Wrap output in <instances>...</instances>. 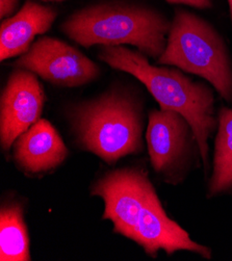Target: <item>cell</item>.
Instances as JSON below:
<instances>
[{
    "mask_svg": "<svg viewBox=\"0 0 232 261\" xmlns=\"http://www.w3.org/2000/svg\"><path fill=\"white\" fill-rule=\"evenodd\" d=\"M90 195L105 204L102 220L113 224V231L141 247L146 255L157 258L161 251L168 256L186 251L211 260L213 251L191 239L166 213L163 203L141 167H126L107 172L91 186Z\"/></svg>",
    "mask_w": 232,
    "mask_h": 261,
    "instance_id": "1",
    "label": "cell"
},
{
    "mask_svg": "<svg viewBox=\"0 0 232 261\" xmlns=\"http://www.w3.org/2000/svg\"><path fill=\"white\" fill-rule=\"evenodd\" d=\"M98 58L113 69L135 76L160 104V109L184 116L191 124L200 149L204 174L210 175V140L218 127L213 89L192 81L177 68L151 65L139 50L102 46Z\"/></svg>",
    "mask_w": 232,
    "mask_h": 261,
    "instance_id": "2",
    "label": "cell"
},
{
    "mask_svg": "<svg viewBox=\"0 0 232 261\" xmlns=\"http://www.w3.org/2000/svg\"><path fill=\"white\" fill-rule=\"evenodd\" d=\"M68 119L75 143L108 165L144 151L143 108L131 93L113 89L74 104Z\"/></svg>",
    "mask_w": 232,
    "mask_h": 261,
    "instance_id": "3",
    "label": "cell"
},
{
    "mask_svg": "<svg viewBox=\"0 0 232 261\" xmlns=\"http://www.w3.org/2000/svg\"><path fill=\"white\" fill-rule=\"evenodd\" d=\"M171 23L161 13L143 7L102 4L71 15L62 32L85 48L135 46L146 57L159 59L164 52Z\"/></svg>",
    "mask_w": 232,
    "mask_h": 261,
    "instance_id": "4",
    "label": "cell"
},
{
    "mask_svg": "<svg viewBox=\"0 0 232 261\" xmlns=\"http://www.w3.org/2000/svg\"><path fill=\"white\" fill-rule=\"evenodd\" d=\"M162 66H171L208 81L220 96L232 103V62L227 46L213 25L177 10L162 56Z\"/></svg>",
    "mask_w": 232,
    "mask_h": 261,
    "instance_id": "5",
    "label": "cell"
},
{
    "mask_svg": "<svg viewBox=\"0 0 232 261\" xmlns=\"http://www.w3.org/2000/svg\"><path fill=\"white\" fill-rule=\"evenodd\" d=\"M145 140L153 171L169 186L184 184L202 162L191 124L176 112L151 111Z\"/></svg>",
    "mask_w": 232,
    "mask_h": 261,
    "instance_id": "6",
    "label": "cell"
},
{
    "mask_svg": "<svg viewBox=\"0 0 232 261\" xmlns=\"http://www.w3.org/2000/svg\"><path fill=\"white\" fill-rule=\"evenodd\" d=\"M14 67L29 70L45 82L62 88H77L94 82L99 67L84 54L59 39L42 37Z\"/></svg>",
    "mask_w": 232,
    "mask_h": 261,
    "instance_id": "7",
    "label": "cell"
},
{
    "mask_svg": "<svg viewBox=\"0 0 232 261\" xmlns=\"http://www.w3.org/2000/svg\"><path fill=\"white\" fill-rule=\"evenodd\" d=\"M35 73L15 68L0 97V146L10 152L15 141L41 120L45 92Z\"/></svg>",
    "mask_w": 232,
    "mask_h": 261,
    "instance_id": "8",
    "label": "cell"
},
{
    "mask_svg": "<svg viewBox=\"0 0 232 261\" xmlns=\"http://www.w3.org/2000/svg\"><path fill=\"white\" fill-rule=\"evenodd\" d=\"M69 155V149L49 121L39 120L15 141L12 160L16 168L28 176H40L56 171Z\"/></svg>",
    "mask_w": 232,
    "mask_h": 261,
    "instance_id": "9",
    "label": "cell"
},
{
    "mask_svg": "<svg viewBox=\"0 0 232 261\" xmlns=\"http://www.w3.org/2000/svg\"><path fill=\"white\" fill-rule=\"evenodd\" d=\"M58 12L29 0L12 18L0 25V61L22 56L30 50L34 40L53 26Z\"/></svg>",
    "mask_w": 232,
    "mask_h": 261,
    "instance_id": "10",
    "label": "cell"
},
{
    "mask_svg": "<svg viewBox=\"0 0 232 261\" xmlns=\"http://www.w3.org/2000/svg\"><path fill=\"white\" fill-rule=\"evenodd\" d=\"M0 260L31 261V241L19 200L2 202L0 207Z\"/></svg>",
    "mask_w": 232,
    "mask_h": 261,
    "instance_id": "11",
    "label": "cell"
},
{
    "mask_svg": "<svg viewBox=\"0 0 232 261\" xmlns=\"http://www.w3.org/2000/svg\"><path fill=\"white\" fill-rule=\"evenodd\" d=\"M232 195V109L223 107L218 114V127L212 174L208 182V199Z\"/></svg>",
    "mask_w": 232,
    "mask_h": 261,
    "instance_id": "12",
    "label": "cell"
},
{
    "mask_svg": "<svg viewBox=\"0 0 232 261\" xmlns=\"http://www.w3.org/2000/svg\"><path fill=\"white\" fill-rule=\"evenodd\" d=\"M172 5H186L198 9H210L213 7V0H167Z\"/></svg>",
    "mask_w": 232,
    "mask_h": 261,
    "instance_id": "13",
    "label": "cell"
},
{
    "mask_svg": "<svg viewBox=\"0 0 232 261\" xmlns=\"http://www.w3.org/2000/svg\"><path fill=\"white\" fill-rule=\"evenodd\" d=\"M19 0H0V18L5 19L14 13Z\"/></svg>",
    "mask_w": 232,
    "mask_h": 261,
    "instance_id": "14",
    "label": "cell"
},
{
    "mask_svg": "<svg viewBox=\"0 0 232 261\" xmlns=\"http://www.w3.org/2000/svg\"><path fill=\"white\" fill-rule=\"evenodd\" d=\"M228 6H229L230 17H231V22H232V0H228Z\"/></svg>",
    "mask_w": 232,
    "mask_h": 261,
    "instance_id": "15",
    "label": "cell"
},
{
    "mask_svg": "<svg viewBox=\"0 0 232 261\" xmlns=\"http://www.w3.org/2000/svg\"><path fill=\"white\" fill-rule=\"evenodd\" d=\"M44 2H62V0H44Z\"/></svg>",
    "mask_w": 232,
    "mask_h": 261,
    "instance_id": "16",
    "label": "cell"
}]
</instances>
